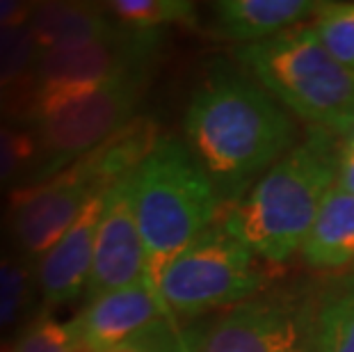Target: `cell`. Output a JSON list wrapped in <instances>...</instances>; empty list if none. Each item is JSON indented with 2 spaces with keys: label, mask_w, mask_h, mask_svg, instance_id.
<instances>
[{
  "label": "cell",
  "mask_w": 354,
  "mask_h": 352,
  "mask_svg": "<svg viewBox=\"0 0 354 352\" xmlns=\"http://www.w3.org/2000/svg\"><path fill=\"white\" fill-rule=\"evenodd\" d=\"M185 145L222 204H238L263 172L292 149L295 124L259 82L217 73L192 94Z\"/></svg>",
  "instance_id": "1"
},
{
  "label": "cell",
  "mask_w": 354,
  "mask_h": 352,
  "mask_svg": "<svg viewBox=\"0 0 354 352\" xmlns=\"http://www.w3.org/2000/svg\"><path fill=\"white\" fill-rule=\"evenodd\" d=\"M341 147L334 133L311 129L247 192L224 224L259 259L283 263L302 247L322 201L338 181Z\"/></svg>",
  "instance_id": "2"
},
{
  "label": "cell",
  "mask_w": 354,
  "mask_h": 352,
  "mask_svg": "<svg viewBox=\"0 0 354 352\" xmlns=\"http://www.w3.org/2000/svg\"><path fill=\"white\" fill-rule=\"evenodd\" d=\"M128 190L147 252V286L158 297L165 270L215 222L222 201L187 145L176 138H160L128 176Z\"/></svg>",
  "instance_id": "3"
},
{
  "label": "cell",
  "mask_w": 354,
  "mask_h": 352,
  "mask_svg": "<svg viewBox=\"0 0 354 352\" xmlns=\"http://www.w3.org/2000/svg\"><path fill=\"white\" fill-rule=\"evenodd\" d=\"M238 59L254 82L313 129L348 136L354 124V71L327 50L313 26L245 44Z\"/></svg>",
  "instance_id": "4"
},
{
  "label": "cell",
  "mask_w": 354,
  "mask_h": 352,
  "mask_svg": "<svg viewBox=\"0 0 354 352\" xmlns=\"http://www.w3.org/2000/svg\"><path fill=\"white\" fill-rule=\"evenodd\" d=\"M149 78L151 71H140L99 87L41 96L39 117L32 126L37 160L28 185L59 174L131 124Z\"/></svg>",
  "instance_id": "5"
},
{
  "label": "cell",
  "mask_w": 354,
  "mask_h": 352,
  "mask_svg": "<svg viewBox=\"0 0 354 352\" xmlns=\"http://www.w3.org/2000/svg\"><path fill=\"white\" fill-rule=\"evenodd\" d=\"M256 259L224 220L213 222L165 270L158 297L171 320L231 309L261 293L266 284L268 275Z\"/></svg>",
  "instance_id": "6"
},
{
  "label": "cell",
  "mask_w": 354,
  "mask_h": 352,
  "mask_svg": "<svg viewBox=\"0 0 354 352\" xmlns=\"http://www.w3.org/2000/svg\"><path fill=\"white\" fill-rule=\"evenodd\" d=\"M318 306L297 290L256 293L183 329L187 352H315Z\"/></svg>",
  "instance_id": "7"
},
{
  "label": "cell",
  "mask_w": 354,
  "mask_h": 352,
  "mask_svg": "<svg viewBox=\"0 0 354 352\" xmlns=\"http://www.w3.org/2000/svg\"><path fill=\"white\" fill-rule=\"evenodd\" d=\"M110 190L92 154L41 183L24 185L10 194L7 229L17 250L28 259H41L85 211L92 199Z\"/></svg>",
  "instance_id": "8"
},
{
  "label": "cell",
  "mask_w": 354,
  "mask_h": 352,
  "mask_svg": "<svg viewBox=\"0 0 354 352\" xmlns=\"http://www.w3.org/2000/svg\"><path fill=\"white\" fill-rule=\"evenodd\" d=\"M160 46L162 33H142L119 26L117 33L103 41L41 50L32 73L39 82L41 96L78 92L131 73L151 71Z\"/></svg>",
  "instance_id": "9"
},
{
  "label": "cell",
  "mask_w": 354,
  "mask_h": 352,
  "mask_svg": "<svg viewBox=\"0 0 354 352\" xmlns=\"http://www.w3.org/2000/svg\"><path fill=\"white\" fill-rule=\"evenodd\" d=\"M138 284H147V252L135 222L126 176L105 192L85 299L92 302L105 293Z\"/></svg>",
  "instance_id": "10"
},
{
  "label": "cell",
  "mask_w": 354,
  "mask_h": 352,
  "mask_svg": "<svg viewBox=\"0 0 354 352\" xmlns=\"http://www.w3.org/2000/svg\"><path fill=\"white\" fill-rule=\"evenodd\" d=\"M162 318H169L162 302L147 284H138L87 302L71 327L82 352H108Z\"/></svg>",
  "instance_id": "11"
},
{
  "label": "cell",
  "mask_w": 354,
  "mask_h": 352,
  "mask_svg": "<svg viewBox=\"0 0 354 352\" xmlns=\"http://www.w3.org/2000/svg\"><path fill=\"white\" fill-rule=\"evenodd\" d=\"M103 206L105 194L89 201L71 229L37 261V286L46 309L62 306L85 293Z\"/></svg>",
  "instance_id": "12"
},
{
  "label": "cell",
  "mask_w": 354,
  "mask_h": 352,
  "mask_svg": "<svg viewBox=\"0 0 354 352\" xmlns=\"http://www.w3.org/2000/svg\"><path fill=\"white\" fill-rule=\"evenodd\" d=\"M325 3L315 0H220L215 3L217 30L233 41L256 44L315 17Z\"/></svg>",
  "instance_id": "13"
},
{
  "label": "cell",
  "mask_w": 354,
  "mask_h": 352,
  "mask_svg": "<svg viewBox=\"0 0 354 352\" xmlns=\"http://www.w3.org/2000/svg\"><path fill=\"white\" fill-rule=\"evenodd\" d=\"M28 28L41 50L76 48L103 41L119 30L105 17L101 5L87 3H37Z\"/></svg>",
  "instance_id": "14"
},
{
  "label": "cell",
  "mask_w": 354,
  "mask_h": 352,
  "mask_svg": "<svg viewBox=\"0 0 354 352\" xmlns=\"http://www.w3.org/2000/svg\"><path fill=\"white\" fill-rule=\"evenodd\" d=\"M302 257L318 270L354 263V194L334 185L302 243Z\"/></svg>",
  "instance_id": "15"
},
{
  "label": "cell",
  "mask_w": 354,
  "mask_h": 352,
  "mask_svg": "<svg viewBox=\"0 0 354 352\" xmlns=\"http://www.w3.org/2000/svg\"><path fill=\"white\" fill-rule=\"evenodd\" d=\"M315 352H354V272L322 297Z\"/></svg>",
  "instance_id": "16"
},
{
  "label": "cell",
  "mask_w": 354,
  "mask_h": 352,
  "mask_svg": "<svg viewBox=\"0 0 354 352\" xmlns=\"http://www.w3.org/2000/svg\"><path fill=\"white\" fill-rule=\"evenodd\" d=\"M103 7L122 28L142 33H162L165 26L194 19V3L190 0H112Z\"/></svg>",
  "instance_id": "17"
},
{
  "label": "cell",
  "mask_w": 354,
  "mask_h": 352,
  "mask_svg": "<svg viewBox=\"0 0 354 352\" xmlns=\"http://www.w3.org/2000/svg\"><path fill=\"white\" fill-rule=\"evenodd\" d=\"M313 28L329 53L354 71V3H325Z\"/></svg>",
  "instance_id": "18"
},
{
  "label": "cell",
  "mask_w": 354,
  "mask_h": 352,
  "mask_svg": "<svg viewBox=\"0 0 354 352\" xmlns=\"http://www.w3.org/2000/svg\"><path fill=\"white\" fill-rule=\"evenodd\" d=\"M14 352H82L71 323H57L50 316H39L19 332Z\"/></svg>",
  "instance_id": "19"
},
{
  "label": "cell",
  "mask_w": 354,
  "mask_h": 352,
  "mask_svg": "<svg viewBox=\"0 0 354 352\" xmlns=\"http://www.w3.org/2000/svg\"><path fill=\"white\" fill-rule=\"evenodd\" d=\"M37 160V140L32 131L0 124V188L32 169Z\"/></svg>",
  "instance_id": "20"
},
{
  "label": "cell",
  "mask_w": 354,
  "mask_h": 352,
  "mask_svg": "<svg viewBox=\"0 0 354 352\" xmlns=\"http://www.w3.org/2000/svg\"><path fill=\"white\" fill-rule=\"evenodd\" d=\"M30 270L21 261L0 257V332L19 323L30 304Z\"/></svg>",
  "instance_id": "21"
},
{
  "label": "cell",
  "mask_w": 354,
  "mask_h": 352,
  "mask_svg": "<svg viewBox=\"0 0 354 352\" xmlns=\"http://www.w3.org/2000/svg\"><path fill=\"white\" fill-rule=\"evenodd\" d=\"M37 57H39V46L35 41L32 30L28 26L17 28L7 46L0 50V80L12 82L26 73H32Z\"/></svg>",
  "instance_id": "22"
},
{
  "label": "cell",
  "mask_w": 354,
  "mask_h": 352,
  "mask_svg": "<svg viewBox=\"0 0 354 352\" xmlns=\"http://www.w3.org/2000/svg\"><path fill=\"white\" fill-rule=\"evenodd\" d=\"M108 352H187L183 341V329H178L176 320L162 318L147 327L145 332L135 334Z\"/></svg>",
  "instance_id": "23"
},
{
  "label": "cell",
  "mask_w": 354,
  "mask_h": 352,
  "mask_svg": "<svg viewBox=\"0 0 354 352\" xmlns=\"http://www.w3.org/2000/svg\"><path fill=\"white\" fill-rule=\"evenodd\" d=\"M37 3L24 0H0V28H24L32 19Z\"/></svg>",
  "instance_id": "24"
},
{
  "label": "cell",
  "mask_w": 354,
  "mask_h": 352,
  "mask_svg": "<svg viewBox=\"0 0 354 352\" xmlns=\"http://www.w3.org/2000/svg\"><path fill=\"white\" fill-rule=\"evenodd\" d=\"M338 188L354 194V145L345 140L341 147V160H338Z\"/></svg>",
  "instance_id": "25"
},
{
  "label": "cell",
  "mask_w": 354,
  "mask_h": 352,
  "mask_svg": "<svg viewBox=\"0 0 354 352\" xmlns=\"http://www.w3.org/2000/svg\"><path fill=\"white\" fill-rule=\"evenodd\" d=\"M14 30L17 28H0V50L7 46V41H10V37L14 35Z\"/></svg>",
  "instance_id": "26"
},
{
  "label": "cell",
  "mask_w": 354,
  "mask_h": 352,
  "mask_svg": "<svg viewBox=\"0 0 354 352\" xmlns=\"http://www.w3.org/2000/svg\"><path fill=\"white\" fill-rule=\"evenodd\" d=\"M0 352H14V343L12 341H3V343H0Z\"/></svg>",
  "instance_id": "27"
},
{
  "label": "cell",
  "mask_w": 354,
  "mask_h": 352,
  "mask_svg": "<svg viewBox=\"0 0 354 352\" xmlns=\"http://www.w3.org/2000/svg\"><path fill=\"white\" fill-rule=\"evenodd\" d=\"M5 87H7V82L0 80V112H3V101H5Z\"/></svg>",
  "instance_id": "28"
},
{
  "label": "cell",
  "mask_w": 354,
  "mask_h": 352,
  "mask_svg": "<svg viewBox=\"0 0 354 352\" xmlns=\"http://www.w3.org/2000/svg\"><path fill=\"white\" fill-rule=\"evenodd\" d=\"M348 142H352V145H354V124H352V129L348 133Z\"/></svg>",
  "instance_id": "29"
}]
</instances>
